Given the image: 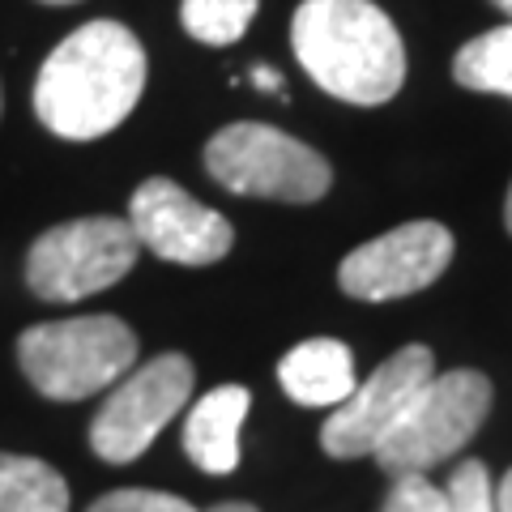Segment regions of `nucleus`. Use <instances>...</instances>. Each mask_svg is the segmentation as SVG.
Returning a JSON list of instances; mask_svg holds the SVG:
<instances>
[{
	"mask_svg": "<svg viewBox=\"0 0 512 512\" xmlns=\"http://www.w3.org/2000/svg\"><path fill=\"white\" fill-rule=\"evenodd\" d=\"M256 9H261V0H184L180 22L197 43L231 47L248 35Z\"/></svg>",
	"mask_w": 512,
	"mask_h": 512,
	"instance_id": "obj_15",
	"label": "nucleus"
},
{
	"mask_svg": "<svg viewBox=\"0 0 512 512\" xmlns=\"http://www.w3.org/2000/svg\"><path fill=\"white\" fill-rule=\"evenodd\" d=\"M436 376V359L427 346H402L393 359H384L342 406L320 427V448L338 461L355 457H376V448L393 436V427L402 423V414L419 397L423 384Z\"/></svg>",
	"mask_w": 512,
	"mask_h": 512,
	"instance_id": "obj_8",
	"label": "nucleus"
},
{
	"mask_svg": "<svg viewBox=\"0 0 512 512\" xmlns=\"http://www.w3.org/2000/svg\"><path fill=\"white\" fill-rule=\"evenodd\" d=\"M504 227H508V235H512V188H508V201H504Z\"/></svg>",
	"mask_w": 512,
	"mask_h": 512,
	"instance_id": "obj_22",
	"label": "nucleus"
},
{
	"mask_svg": "<svg viewBox=\"0 0 512 512\" xmlns=\"http://www.w3.org/2000/svg\"><path fill=\"white\" fill-rule=\"evenodd\" d=\"M291 47L312 82L342 103L380 107L406 82V47L372 0H303Z\"/></svg>",
	"mask_w": 512,
	"mask_h": 512,
	"instance_id": "obj_2",
	"label": "nucleus"
},
{
	"mask_svg": "<svg viewBox=\"0 0 512 512\" xmlns=\"http://www.w3.org/2000/svg\"><path fill=\"white\" fill-rule=\"evenodd\" d=\"M0 512H69V483L39 457L0 453Z\"/></svg>",
	"mask_w": 512,
	"mask_h": 512,
	"instance_id": "obj_13",
	"label": "nucleus"
},
{
	"mask_svg": "<svg viewBox=\"0 0 512 512\" xmlns=\"http://www.w3.org/2000/svg\"><path fill=\"white\" fill-rule=\"evenodd\" d=\"M453 77L478 94H504L512 99V22L470 39L453 56Z\"/></svg>",
	"mask_w": 512,
	"mask_h": 512,
	"instance_id": "obj_14",
	"label": "nucleus"
},
{
	"mask_svg": "<svg viewBox=\"0 0 512 512\" xmlns=\"http://www.w3.org/2000/svg\"><path fill=\"white\" fill-rule=\"evenodd\" d=\"M448 512H495V483L483 461H457L453 478L444 483Z\"/></svg>",
	"mask_w": 512,
	"mask_h": 512,
	"instance_id": "obj_16",
	"label": "nucleus"
},
{
	"mask_svg": "<svg viewBox=\"0 0 512 512\" xmlns=\"http://www.w3.org/2000/svg\"><path fill=\"white\" fill-rule=\"evenodd\" d=\"M491 5L500 9V13H508V18H512V0H491Z\"/></svg>",
	"mask_w": 512,
	"mask_h": 512,
	"instance_id": "obj_23",
	"label": "nucleus"
},
{
	"mask_svg": "<svg viewBox=\"0 0 512 512\" xmlns=\"http://www.w3.org/2000/svg\"><path fill=\"white\" fill-rule=\"evenodd\" d=\"M491 380L474 367H453V372H436L419 397L393 427V436L376 448V461L384 474H427L431 466L457 457L478 427L491 414Z\"/></svg>",
	"mask_w": 512,
	"mask_h": 512,
	"instance_id": "obj_5",
	"label": "nucleus"
},
{
	"mask_svg": "<svg viewBox=\"0 0 512 512\" xmlns=\"http://www.w3.org/2000/svg\"><path fill=\"white\" fill-rule=\"evenodd\" d=\"M205 171L239 197H265L286 205H312L329 192L333 167L308 141L274 124H227L205 146Z\"/></svg>",
	"mask_w": 512,
	"mask_h": 512,
	"instance_id": "obj_4",
	"label": "nucleus"
},
{
	"mask_svg": "<svg viewBox=\"0 0 512 512\" xmlns=\"http://www.w3.org/2000/svg\"><path fill=\"white\" fill-rule=\"evenodd\" d=\"M380 512H448L444 487H436L423 474H397L389 495H384Z\"/></svg>",
	"mask_w": 512,
	"mask_h": 512,
	"instance_id": "obj_18",
	"label": "nucleus"
},
{
	"mask_svg": "<svg viewBox=\"0 0 512 512\" xmlns=\"http://www.w3.org/2000/svg\"><path fill=\"white\" fill-rule=\"evenodd\" d=\"M210 512H261L256 504H239V500H227V504H214Z\"/></svg>",
	"mask_w": 512,
	"mask_h": 512,
	"instance_id": "obj_21",
	"label": "nucleus"
},
{
	"mask_svg": "<svg viewBox=\"0 0 512 512\" xmlns=\"http://www.w3.org/2000/svg\"><path fill=\"white\" fill-rule=\"evenodd\" d=\"M128 218H73L43 231L26 256V286L47 303H77L116 286L137 265Z\"/></svg>",
	"mask_w": 512,
	"mask_h": 512,
	"instance_id": "obj_6",
	"label": "nucleus"
},
{
	"mask_svg": "<svg viewBox=\"0 0 512 512\" xmlns=\"http://www.w3.org/2000/svg\"><path fill=\"white\" fill-rule=\"evenodd\" d=\"M192 380H197L192 359L175 355V350L120 376L116 389L107 393L103 410L90 423V448L103 461H111V466L137 461L154 444L158 431L188 406Z\"/></svg>",
	"mask_w": 512,
	"mask_h": 512,
	"instance_id": "obj_7",
	"label": "nucleus"
},
{
	"mask_svg": "<svg viewBox=\"0 0 512 512\" xmlns=\"http://www.w3.org/2000/svg\"><path fill=\"white\" fill-rule=\"evenodd\" d=\"M278 384L295 406H342L359 384L355 355L338 338H308L282 355Z\"/></svg>",
	"mask_w": 512,
	"mask_h": 512,
	"instance_id": "obj_12",
	"label": "nucleus"
},
{
	"mask_svg": "<svg viewBox=\"0 0 512 512\" xmlns=\"http://www.w3.org/2000/svg\"><path fill=\"white\" fill-rule=\"evenodd\" d=\"M18 363L43 397L82 402L133 372L137 333L120 316L47 320L18 338Z\"/></svg>",
	"mask_w": 512,
	"mask_h": 512,
	"instance_id": "obj_3",
	"label": "nucleus"
},
{
	"mask_svg": "<svg viewBox=\"0 0 512 512\" xmlns=\"http://www.w3.org/2000/svg\"><path fill=\"white\" fill-rule=\"evenodd\" d=\"M0 111H5V94H0Z\"/></svg>",
	"mask_w": 512,
	"mask_h": 512,
	"instance_id": "obj_25",
	"label": "nucleus"
},
{
	"mask_svg": "<svg viewBox=\"0 0 512 512\" xmlns=\"http://www.w3.org/2000/svg\"><path fill=\"white\" fill-rule=\"evenodd\" d=\"M86 512H201L192 508L188 500L171 491H146V487H120V491H107L99 495Z\"/></svg>",
	"mask_w": 512,
	"mask_h": 512,
	"instance_id": "obj_17",
	"label": "nucleus"
},
{
	"mask_svg": "<svg viewBox=\"0 0 512 512\" xmlns=\"http://www.w3.org/2000/svg\"><path fill=\"white\" fill-rule=\"evenodd\" d=\"M128 227H133L137 244L150 248L154 256H163L171 265H214L231 252L235 231L210 205H201L197 197L175 184L154 175L146 180L133 201H128Z\"/></svg>",
	"mask_w": 512,
	"mask_h": 512,
	"instance_id": "obj_10",
	"label": "nucleus"
},
{
	"mask_svg": "<svg viewBox=\"0 0 512 512\" xmlns=\"http://www.w3.org/2000/svg\"><path fill=\"white\" fill-rule=\"evenodd\" d=\"M252 393L244 384H218L188 410L184 453L205 474H231L239 466V427L248 419Z\"/></svg>",
	"mask_w": 512,
	"mask_h": 512,
	"instance_id": "obj_11",
	"label": "nucleus"
},
{
	"mask_svg": "<svg viewBox=\"0 0 512 512\" xmlns=\"http://www.w3.org/2000/svg\"><path fill=\"white\" fill-rule=\"evenodd\" d=\"M252 86H261V90H282V77L274 69H265V64H256L252 69Z\"/></svg>",
	"mask_w": 512,
	"mask_h": 512,
	"instance_id": "obj_20",
	"label": "nucleus"
},
{
	"mask_svg": "<svg viewBox=\"0 0 512 512\" xmlns=\"http://www.w3.org/2000/svg\"><path fill=\"white\" fill-rule=\"evenodd\" d=\"M43 5H77V0H43Z\"/></svg>",
	"mask_w": 512,
	"mask_h": 512,
	"instance_id": "obj_24",
	"label": "nucleus"
},
{
	"mask_svg": "<svg viewBox=\"0 0 512 512\" xmlns=\"http://www.w3.org/2000/svg\"><path fill=\"white\" fill-rule=\"evenodd\" d=\"M453 261V231L440 222H406L367 239L338 265V286L350 299L389 303L419 295Z\"/></svg>",
	"mask_w": 512,
	"mask_h": 512,
	"instance_id": "obj_9",
	"label": "nucleus"
},
{
	"mask_svg": "<svg viewBox=\"0 0 512 512\" xmlns=\"http://www.w3.org/2000/svg\"><path fill=\"white\" fill-rule=\"evenodd\" d=\"M495 512H512V470L495 483Z\"/></svg>",
	"mask_w": 512,
	"mask_h": 512,
	"instance_id": "obj_19",
	"label": "nucleus"
},
{
	"mask_svg": "<svg viewBox=\"0 0 512 512\" xmlns=\"http://www.w3.org/2000/svg\"><path fill=\"white\" fill-rule=\"evenodd\" d=\"M146 90V47L120 22H86L43 60L35 116L64 141H94L120 128Z\"/></svg>",
	"mask_w": 512,
	"mask_h": 512,
	"instance_id": "obj_1",
	"label": "nucleus"
}]
</instances>
